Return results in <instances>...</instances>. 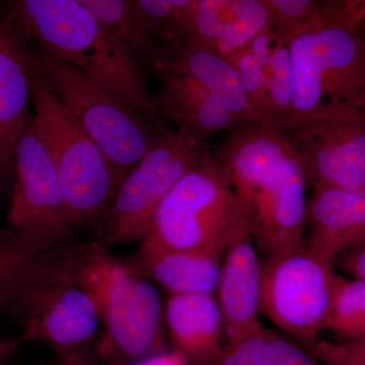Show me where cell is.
I'll use <instances>...</instances> for the list:
<instances>
[{
    "label": "cell",
    "mask_w": 365,
    "mask_h": 365,
    "mask_svg": "<svg viewBox=\"0 0 365 365\" xmlns=\"http://www.w3.org/2000/svg\"><path fill=\"white\" fill-rule=\"evenodd\" d=\"M6 6L43 52L76 67L155 122L160 115L157 95L148 90L141 62L81 0H14Z\"/></svg>",
    "instance_id": "1"
},
{
    "label": "cell",
    "mask_w": 365,
    "mask_h": 365,
    "mask_svg": "<svg viewBox=\"0 0 365 365\" xmlns=\"http://www.w3.org/2000/svg\"><path fill=\"white\" fill-rule=\"evenodd\" d=\"M273 28L266 0H196L186 43L230 56Z\"/></svg>",
    "instance_id": "16"
},
{
    "label": "cell",
    "mask_w": 365,
    "mask_h": 365,
    "mask_svg": "<svg viewBox=\"0 0 365 365\" xmlns=\"http://www.w3.org/2000/svg\"><path fill=\"white\" fill-rule=\"evenodd\" d=\"M272 16L275 41L283 42L323 19L328 11L329 1L316 0H266Z\"/></svg>",
    "instance_id": "28"
},
{
    "label": "cell",
    "mask_w": 365,
    "mask_h": 365,
    "mask_svg": "<svg viewBox=\"0 0 365 365\" xmlns=\"http://www.w3.org/2000/svg\"><path fill=\"white\" fill-rule=\"evenodd\" d=\"M146 30L168 46H179L188 39L196 0H132Z\"/></svg>",
    "instance_id": "25"
},
{
    "label": "cell",
    "mask_w": 365,
    "mask_h": 365,
    "mask_svg": "<svg viewBox=\"0 0 365 365\" xmlns=\"http://www.w3.org/2000/svg\"><path fill=\"white\" fill-rule=\"evenodd\" d=\"M365 244V188L314 190L307 205L306 249L324 261Z\"/></svg>",
    "instance_id": "15"
},
{
    "label": "cell",
    "mask_w": 365,
    "mask_h": 365,
    "mask_svg": "<svg viewBox=\"0 0 365 365\" xmlns=\"http://www.w3.org/2000/svg\"><path fill=\"white\" fill-rule=\"evenodd\" d=\"M186 359L179 352L158 353L153 356L139 360L135 365H188Z\"/></svg>",
    "instance_id": "33"
},
{
    "label": "cell",
    "mask_w": 365,
    "mask_h": 365,
    "mask_svg": "<svg viewBox=\"0 0 365 365\" xmlns=\"http://www.w3.org/2000/svg\"><path fill=\"white\" fill-rule=\"evenodd\" d=\"M325 328L337 336L339 342L365 336L364 281L335 274Z\"/></svg>",
    "instance_id": "24"
},
{
    "label": "cell",
    "mask_w": 365,
    "mask_h": 365,
    "mask_svg": "<svg viewBox=\"0 0 365 365\" xmlns=\"http://www.w3.org/2000/svg\"><path fill=\"white\" fill-rule=\"evenodd\" d=\"M153 66L160 81L157 95L160 115L179 125V129L204 143L207 137L241 124L195 79L160 60Z\"/></svg>",
    "instance_id": "17"
},
{
    "label": "cell",
    "mask_w": 365,
    "mask_h": 365,
    "mask_svg": "<svg viewBox=\"0 0 365 365\" xmlns=\"http://www.w3.org/2000/svg\"><path fill=\"white\" fill-rule=\"evenodd\" d=\"M31 41L9 6L0 11V153L13 163L19 138L32 115Z\"/></svg>",
    "instance_id": "13"
},
{
    "label": "cell",
    "mask_w": 365,
    "mask_h": 365,
    "mask_svg": "<svg viewBox=\"0 0 365 365\" xmlns=\"http://www.w3.org/2000/svg\"><path fill=\"white\" fill-rule=\"evenodd\" d=\"M165 319L175 351L188 364L208 365L227 343L222 311L213 294L170 295Z\"/></svg>",
    "instance_id": "18"
},
{
    "label": "cell",
    "mask_w": 365,
    "mask_h": 365,
    "mask_svg": "<svg viewBox=\"0 0 365 365\" xmlns=\"http://www.w3.org/2000/svg\"><path fill=\"white\" fill-rule=\"evenodd\" d=\"M93 16L139 61H155L165 44L144 26L132 0H81Z\"/></svg>",
    "instance_id": "22"
},
{
    "label": "cell",
    "mask_w": 365,
    "mask_h": 365,
    "mask_svg": "<svg viewBox=\"0 0 365 365\" xmlns=\"http://www.w3.org/2000/svg\"><path fill=\"white\" fill-rule=\"evenodd\" d=\"M274 44H275V32H274V29L271 28L258 34L248 46L250 51L263 67L265 73L269 61H270Z\"/></svg>",
    "instance_id": "32"
},
{
    "label": "cell",
    "mask_w": 365,
    "mask_h": 365,
    "mask_svg": "<svg viewBox=\"0 0 365 365\" xmlns=\"http://www.w3.org/2000/svg\"><path fill=\"white\" fill-rule=\"evenodd\" d=\"M48 83L86 133L98 144L122 181L165 132L121 98L66 62L34 46Z\"/></svg>",
    "instance_id": "7"
},
{
    "label": "cell",
    "mask_w": 365,
    "mask_h": 365,
    "mask_svg": "<svg viewBox=\"0 0 365 365\" xmlns=\"http://www.w3.org/2000/svg\"><path fill=\"white\" fill-rule=\"evenodd\" d=\"M78 278L93 297L104 327L103 356L143 360L163 352L162 300L135 269L106 255L102 242H93Z\"/></svg>",
    "instance_id": "5"
},
{
    "label": "cell",
    "mask_w": 365,
    "mask_h": 365,
    "mask_svg": "<svg viewBox=\"0 0 365 365\" xmlns=\"http://www.w3.org/2000/svg\"><path fill=\"white\" fill-rule=\"evenodd\" d=\"M66 365H93L83 356V353H69V354L60 355Z\"/></svg>",
    "instance_id": "36"
},
{
    "label": "cell",
    "mask_w": 365,
    "mask_h": 365,
    "mask_svg": "<svg viewBox=\"0 0 365 365\" xmlns=\"http://www.w3.org/2000/svg\"><path fill=\"white\" fill-rule=\"evenodd\" d=\"M333 266L350 277L365 282V244L346 250L334 260Z\"/></svg>",
    "instance_id": "30"
},
{
    "label": "cell",
    "mask_w": 365,
    "mask_h": 365,
    "mask_svg": "<svg viewBox=\"0 0 365 365\" xmlns=\"http://www.w3.org/2000/svg\"><path fill=\"white\" fill-rule=\"evenodd\" d=\"M312 354L327 365L365 364V336L346 342L318 341Z\"/></svg>",
    "instance_id": "29"
},
{
    "label": "cell",
    "mask_w": 365,
    "mask_h": 365,
    "mask_svg": "<svg viewBox=\"0 0 365 365\" xmlns=\"http://www.w3.org/2000/svg\"><path fill=\"white\" fill-rule=\"evenodd\" d=\"M14 176V163L7 160L6 157L0 153V198L4 195Z\"/></svg>",
    "instance_id": "35"
},
{
    "label": "cell",
    "mask_w": 365,
    "mask_h": 365,
    "mask_svg": "<svg viewBox=\"0 0 365 365\" xmlns=\"http://www.w3.org/2000/svg\"><path fill=\"white\" fill-rule=\"evenodd\" d=\"M225 254L163 248L143 241L137 264L170 295L213 294L220 282Z\"/></svg>",
    "instance_id": "19"
},
{
    "label": "cell",
    "mask_w": 365,
    "mask_h": 365,
    "mask_svg": "<svg viewBox=\"0 0 365 365\" xmlns=\"http://www.w3.org/2000/svg\"><path fill=\"white\" fill-rule=\"evenodd\" d=\"M56 250V249H55ZM54 250L26 235L0 228V309L16 314L21 297Z\"/></svg>",
    "instance_id": "21"
},
{
    "label": "cell",
    "mask_w": 365,
    "mask_h": 365,
    "mask_svg": "<svg viewBox=\"0 0 365 365\" xmlns=\"http://www.w3.org/2000/svg\"><path fill=\"white\" fill-rule=\"evenodd\" d=\"M33 119L58 170L76 227L105 218L122 179L105 153L52 90L31 46Z\"/></svg>",
    "instance_id": "2"
},
{
    "label": "cell",
    "mask_w": 365,
    "mask_h": 365,
    "mask_svg": "<svg viewBox=\"0 0 365 365\" xmlns=\"http://www.w3.org/2000/svg\"><path fill=\"white\" fill-rule=\"evenodd\" d=\"M9 222L13 230L48 250L61 248L78 227L33 114L16 145Z\"/></svg>",
    "instance_id": "11"
},
{
    "label": "cell",
    "mask_w": 365,
    "mask_h": 365,
    "mask_svg": "<svg viewBox=\"0 0 365 365\" xmlns=\"http://www.w3.org/2000/svg\"><path fill=\"white\" fill-rule=\"evenodd\" d=\"M266 78L273 123L287 132L294 105L292 58L287 43L276 41L274 44L270 61L266 68Z\"/></svg>",
    "instance_id": "26"
},
{
    "label": "cell",
    "mask_w": 365,
    "mask_h": 365,
    "mask_svg": "<svg viewBox=\"0 0 365 365\" xmlns=\"http://www.w3.org/2000/svg\"><path fill=\"white\" fill-rule=\"evenodd\" d=\"M335 270L306 248L261 260V313L309 350L330 307Z\"/></svg>",
    "instance_id": "9"
},
{
    "label": "cell",
    "mask_w": 365,
    "mask_h": 365,
    "mask_svg": "<svg viewBox=\"0 0 365 365\" xmlns=\"http://www.w3.org/2000/svg\"><path fill=\"white\" fill-rule=\"evenodd\" d=\"M334 9L341 21L365 38V0L334 1Z\"/></svg>",
    "instance_id": "31"
},
{
    "label": "cell",
    "mask_w": 365,
    "mask_h": 365,
    "mask_svg": "<svg viewBox=\"0 0 365 365\" xmlns=\"http://www.w3.org/2000/svg\"><path fill=\"white\" fill-rule=\"evenodd\" d=\"M362 110H364V113H365V96H364V104H362Z\"/></svg>",
    "instance_id": "38"
},
{
    "label": "cell",
    "mask_w": 365,
    "mask_h": 365,
    "mask_svg": "<svg viewBox=\"0 0 365 365\" xmlns=\"http://www.w3.org/2000/svg\"><path fill=\"white\" fill-rule=\"evenodd\" d=\"M91 244L53 252L24 294L16 316L24 342L41 341L60 355L83 353L100 326L97 307L78 270Z\"/></svg>",
    "instance_id": "6"
},
{
    "label": "cell",
    "mask_w": 365,
    "mask_h": 365,
    "mask_svg": "<svg viewBox=\"0 0 365 365\" xmlns=\"http://www.w3.org/2000/svg\"><path fill=\"white\" fill-rule=\"evenodd\" d=\"M21 344H24V341L20 336L14 338L0 337V365L6 364Z\"/></svg>",
    "instance_id": "34"
},
{
    "label": "cell",
    "mask_w": 365,
    "mask_h": 365,
    "mask_svg": "<svg viewBox=\"0 0 365 365\" xmlns=\"http://www.w3.org/2000/svg\"><path fill=\"white\" fill-rule=\"evenodd\" d=\"M294 105L287 130L306 121L327 102L361 108L365 96V38L346 25L329 1L313 25L289 36Z\"/></svg>",
    "instance_id": "4"
},
{
    "label": "cell",
    "mask_w": 365,
    "mask_h": 365,
    "mask_svg": "<svg viewBox=\"0 0 365 365\" xmlns=\"http://www.w3.org/2000/svg\"><path fill=\"white\" fill-rule=\"evenodd\" d=\"M261 260L250 232L240 235L223 257L217 299L227 343L254 335L265 327L260 322Z\"/></svg>",
    "instance_id": "14"
},
{
    "label": "cell",
    "mask_w": 365,
    "mask_h": 365,
    "mask_svg": "<svg viewBox=\"0 0 365 365\" xmlns=\"http://www.w3.org/2000/svg\"><path fill=\"white\" fill-rule=\"evenodd\" d=\"M158 60L201 83L240 123L258 122L239 74L225 57L207 48L184 43L165 45Z\"/></svg>",
    "instance_id": "20"
},
{
    "label": "cell",
    "mask_w": 365,
    "mask_h": 365,
    "mask_svg": "<svg viewBox=\"0 0 365 365\" xmlns=\"http://www.w3.org/2000/svg\"><path fill=\"white\" fill-rule=\"evenodd\" d=\"M251 234L248 215L213 153L205 155L160 204L143 241L163 248L225 253Z\"/></svg>",
    "instance_id": "3"
},
{
    "label": "cell",
    "mask_w": 365,
    "mask_h": 365,
    "mask_svg": "<svg viewBox=\"0 0 365 365\" xmlns=\"http://www.w3.org/2000/svg\"><path fill=\"white\" fill-rule=\"evenodd\" d=\"M307 187L294 151L281 167L235 187L248 215L252 240L263 259L306 248Z\"/></svg>",
    "instance_id": "12"
},
{
    "label": "cell",
    "mask_w": 365,
    "mask_h": 365,
    "mask_svg": "<svg viewBox=\"0 0 365 365\" xmlns=\"http://www.w3.org/2000/svg\"><path fill=\"white\" fill-rule=\"evenodd\" d=\"M342 365H365V364H342Z\"/></svg>",
    "instance_id": "39"
},
{
    "label": "cell",
    "mask_w": 365,
    "mask_h": 365,
    "mask_svg": "<svg viewBox=\"0 0 365 365\" xmlns=\"http://www.w3.org/2000/svg\"><path fill=\"white\" fill-rule=\"evenodd\" d=\"M206 150L187 131L165 132L121 182L104 218L106 242H143L160 204Z\"/></svg>",
    "instance_id": "8"
},
{
    "label": "cell",
    "mask_w": 365,
    "mask_h": 365,
    "mask_svg": "<svg viewBox=\"0 0 365 365\" xmlns=\"http://www.w3.org/2000/svg\"><path fill=\"white\" fill-rule=\"evenodd\" d=\"M307 185L314 190L365 188V113L327 102L287 131Z\"/></svg>",
    "instance_id": "10"
},
{
    "label": "cell",
    "mask_w": 365,
    "mask_h": 365,
    "mask_svg": "<svg viewBox=\"0 0 365 365\" xmlns=\"http://www.w3.org/2000/svg\"><path fill=\"white\" fill-rule=\"evenodd\" d=\"M52 365H66V364H64L63 360L60 359L59 361H57L56 364Z\"/></svg>",
    "instance_id": "37"
},
{
    "label": "cell",
    "mask_w": 365,
    "mask_h": 365,
    "mask_svg": "<svg viewBox=\"0 0 365 365\" xmlns=\"http://www.w3.org/2000/svg\"><path fill=\"white\" fill-rule=\"evenodd\" d=\"M208 365H319L312 355L264 328L254 335L225 343Z\"/></svg>",
    "instance_id": "23"
},
{
    "label": "cell",
    "mask_w": 365,
    "mask_h": 365,
    "mask_svg": "<svg viewBox=\"0 0 365 365\" xmlns=\"http://www.w3.org/2000/svg\"><path fill=\"white\" fill-rule=\"evenodd\" d=\"M227 59L239 74L242 88L258 122L275 126L269 98L267 78L263 67L257 61L248 47L232 53Z\"/></svg>",
    "instance_id": "27"
}]
</instances>
